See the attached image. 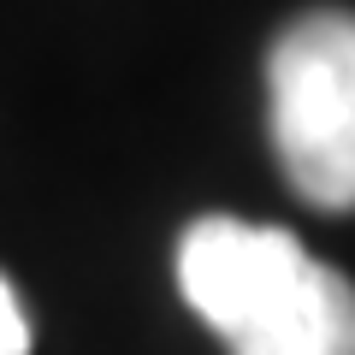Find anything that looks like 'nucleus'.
<instances>
[{
	"instance_id": "nucleus-4",
	"label": "nucleus",
	"mask_w": 355,
	"mask_h": 355,
	"mask_svg": "<svg viewBox=\"0 0 355 355\" xmlns=\"http://www.w3.org/2000/svg\"><path fill=\"white\" fill-rule=\"evenodd\" d=\"M0 355H30V314L6 272H0Z\"/></svg>"
},
{
	"instance_id": "nucleus-1",
	"label": "nucleus",
	"mask_w": 355,
	"mask_h": 355,
	"mask_svg": "<svg viewBox=\"0 0 355 355\" xmlns=\"http://www.w3.org/2000/svg\"><path fill=\"white\" fill-rule=\"evenodd\" d=\"M266 125L284 184L355 214V12H302L266 53Z\"/></svg>"
},
{
	"instance_id": "nucleus-3",
	"label": "nucleus",
	"mask_w": 355,
	"mask_h": 355,
	"mask_svg": "<svg viewBox=\"0 0 355 355\" xmlns=\"http://www.w3.org/2000/svg\"><path fill=\"white\" fill-rule=\"evenodd\" d=\"M231 355H355V284L308 254L296 279L231 338Z\"/></svg>"
},
{
	"instance_id": "nucleus-2",
	"label": "nucleus",
	"mask_w": 355,
	"mask_h": 355,
	"mask_svg": "<svg viewBox=\"0 0 355 355\" xmlns=\"http://www.w3.org/2000/svg\"><path fill=\"white\" fill-rule=\"evenodd\" d=\"M302 261L308 249L284 225H249L231 214H207L178 237V291L202 314V326H214L231 343L296 279Z\"/></svg>"
}]
</instances>
